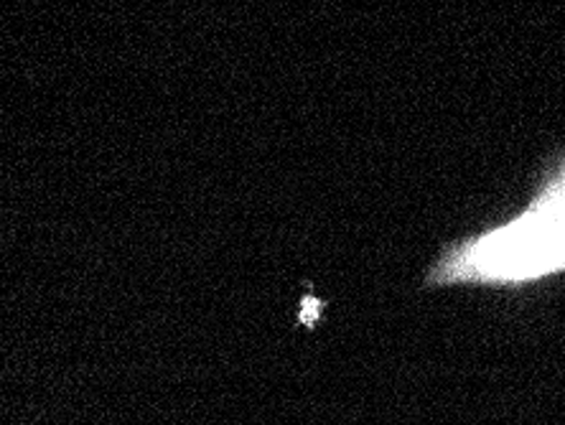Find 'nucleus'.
I'll return each instance as SVG.
<instances>
[{
	"instance_id": "1",
	"label": "nucleus",
	"mask_w": 565,
	"mask_h": 425,
	"mask_svg": "<svg viewBox=\"0 0 565 425\" xmlns=\"http://www.w3.org/2000/svg\"><path fill=\"white\" fill-rule=\"evenodd\" d=\"M525 224L527 232L543 243V247L555 257V268L565 273V156L558 163L543 173V181L520 214H514Z\"/></svg>"
}]
</instances>
